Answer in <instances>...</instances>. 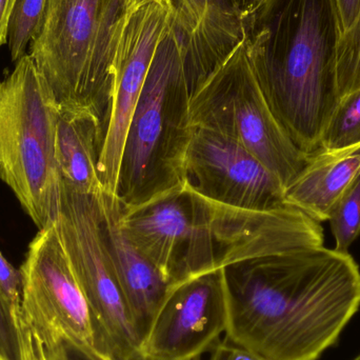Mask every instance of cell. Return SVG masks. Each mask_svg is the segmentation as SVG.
Masks as SVG:
<instances>
[{
  "label": "cell",
  "instance_id": "1",
  "mask_svg": "<svg viewBox=\"0 0 360 360\" xmlns=\"http://www.w3.org/2000/svg\"><path fill=\"white\" fill-rule=\"evenodd\" d=\"M226 338L264 360H317L360 308V269L328 249L319 222L292 207L238 212L220 229Z\"/></svg>",
  "mask_w": 360,
  "mask_h": 360
},
{
  "label": "cell",
  "instance_id": "2",
  "mask_svg": "<svg viewBox=\"0 0 360 360\" xmlns=\"http://www.w3.org/2000/svg\"><path fill=\"white\" fill-rule=\"evenodd\" d=\"M245 50L273 113L307 155L340 101L334 0H266L243 17Z\"/></svg>",
  "mask_w": 360,
  "mask_h": 360
},
{
  "label": "cell",
  "instance_id": "3",
  "mask_svg": "<svg viewBox=\"0 0 360 360\" xmlns=\"http://www.w3.org/2000/svg\"><path fill=\"white\" fill-rule=\"evenodd\" d=\"M191 94L184 48L171 21L154 55L124 141L116 194L124 211L184 184Z\"/></svg>",
  "mask_w": 360,
  "mask_h": 360
},
{
  "label": "cell",
  "instance_id": "4",
  "mask_svg": "<svg viewBox=\"0 0 360 360\" xmlns=\"http://www.w3.org/2000/svg\"><path fill=\"white\" fill-rule=\"evenodd\" d=\"M58 112L52 89L25 55L0 82V179L39 230L54 224L60 207Z\"/></svg>",
  "mask_w": 360,
  "mask_h": 360
},
{
  "label": "cell",
  "instance_id": "5",
  "mask_svg": "<svg viewBox=\"0 0 360 360\" xmlns=\"http://www.w3.org/2000/svg\"><path fill=\"white\" fill-rule=\"evenodd\" d=\"M122 31L115 0H48L29 55L59 105L89 108L105 122Z\"/></svg>",
  "mask_w": 360,
  "mask_h": 360
},
{
  "label": "cell",
  "instance_id": "6",
  "mask_svg": "<svg viewBox=\"0 0 360 360\" xmlns=\"http://www.w3.org/2000/svg\"><path fill=\"white\" fill-rule=\"evenodd\" d=\"M188 122L243 146L285 188L310 158L292 141L273 113L245 42L195 86L188 101Z\"/></svg>",
  "mask_w": 360,
  "mask_h": 360
},
{
  "label": "cell",
  "instance_id": "7",
  "mask_svg": "<svg viewBox=\"0 0 360 360\" xmlns=\"http://www.w3.org/2000/svg\"><path fill=\"white\" fill-rule=\"evenodd\" d=\"M54 224L105 344L118 360L141 359L143 334L114 273L96 195L61 184Z\"/></svg>",
  "mask_w": 360,
  "mask_h": 360
},
{
  "label": "cell",
  "instance_id": "8",
  "mask_svg": "<svg viewBox=\"0 0 360 360\" xmlns=\"http://www.w3.org/2000/svg\"><path fill=\"white\" fill-rule=\"evenodd\" d=\"M122 231L169 283L219 268L215 203L186 184L122 212Z\"/></svg>",
  "mask_w": 360,
  "mask_h": 360
},
{
  "label": "cell",
  "instance_id": "9",
  "mask_svg": "<svg viewBox=\"0 0 360 360\" xmlns=\"http://www.w3.org/2000/svg\"><path fill=\"white\" fill-rule=\"evenodd\" d=\"M20 272L21 313L44 347L67 342L92 360H118L101 336L55 224L30 243Z\"/></svg>",
  "mask_w": 360,
  "mask_h": 360
},
{
  "label": "cell",
  "instance_id": "10",
  "mask_svg": "<svg viewBox=\"0 0 360 360\" xmlns=\"http://www.w3.org/2000/svg\"><path fill=\"white\" fill-rule=\"evenodd\" d=\"M170 25L168 1L150 0L131 11L118 40L98 162L101 186L105 192L115 196L131 120L141 98L154 55Z\"/></svg>",
  "mask_w": 360,
  "mask_h": 360
},
{
  "label": "cell",
  "instance_id": "11",
  "mask_svg": "<svg viewBox=\"0 0 360 360\" xmlns=\"http://www.w3.org/2000/svg\"><path fill=\"white\" fill-rule=\"evenodd\" d=\"M182 175L191 190L224 207L264 212L285 205L281 179L243 146L213 131L191 127Z\"/></svg>",
  "mask_w": 360,
  "mask_h": 360
},
{
  "label": "cell",
  "instance_id": "12",
  "mask_svg": "<svg viewBox=\"0 0 360 360\" xmlns=\"http://www.w3.org/2000/svg\"><path fill=\"white\" fill-rule=\"evenodd\" d=\"M220 268L173 283L152 317L139 350L146 360H198L226 335Z\"/></svg>",
  "mask_w": 360,
  "mask_h": 360
},
{
  "label": "cell",
  "instance_id": "13",
  "mask_svg": "<svg viewBox=\"0 0 360 360\" xmlns=\"http://www.w3.org/2000/svg\"><path fill=\"white\" fill-rule=\"evenodd\" d=\"M184 52L192 92L245 40L243 18L233 0H167Z\"/></svg>",
  "mask_w": 360,
  "mask_h": 360
},
{
  "label": "cell",
  "instance_id": "14",
  "mask_svg": "<svg viewBox=\"0 0 360 360\" xmlns=\"http://www.w3.org/2000/svg\"><path fill=\"white\" fill-rule=\"evenodd\" d=\"M96 196L114 273L143 338L170 283L124 234L117 197L105 190Z\"/></svg>",
  "mask_w": 360,
  "mask_h": 360
},
{
  "label": "cell",
  "instance_id": "15",
  "mask_svg": "<svg viewBox=\"0 0 360 360\" xmlns=\"http://www.w3.org/2000/svg\"><path fill=\"white\" fill-rule=\"evenodd\" d=\"M105 122L92 109L59 105L55 155L61 184L82 194L103 190L98 162Z\"/></svg>",
  "mask_w": 360,
  "mask_h": 360
},
{
  "label": "cell",
  "instance_id": "16",
  "mask_svg": "<svg viewBox=\"0 0 360 360\" xmlns=\"http://www.w3.org/2000/svg\"><path fill=\"white\" fill-rule=\"evenodd\" d=\"M360 175V143L321 149L285 188V203L315 221H327L338 199Z\"/></svg>",
  "mask_w": 360,
  "mask_h": 360
},
{
  "label": "cell",
  "instance_id": "17",
  "mask_svg": "<svg viewBox=\"0 0 360 360\" xmlns=\"http://www.w3.org/2000/svg\"><path fill=\"white\" fill-rule=\"evenodd\" d=\"M360 143V89L340 99L321 139V149H340Z\"/></svg>",
  "mask_w": 360,
  "mask_h": 360
},
{
  "label": "cell",
  "instance_id": "18",
  "mask_svg": "<svg viewBox=\"0 0 360 360\" xmlns=\"http://www.w3.org/2000/svg\"><path fill=\"white\" fill-rule=\"evenodd\" d=\"M46 4L48 0H17L8 22L6 42L13 63L27 55L25 51L44 20Z\"/></svg>",
  "mask_w": 360,
  "mask_h": 360
},
{
  "label": "cell",
  "instance_id": "19",
  "mask_svg": "<svg viewBox=\"0 0 360 360\" xmlns=\"http://www.w3.org/2000/svg\"><path fill=\"white\" fill-rule=\"evenodd\" d=\"M338 252H348L360 234V175L338 199L329 218Z\"/></svg>",
  "mask_w": 360,
  "mask_h": 360
},
{
  "label": "cell",
  "instance_id": "20",
  "mask_svg": "<svg viewBox=\"0 0 360 360\" xmlns=\"http://www.w3.org/2000/svg\"><path fill=\"white\" fill-rule=\"evenodd\" d=\"M338 88L340 99L360 89V14L342 33L338 50Z\"/></svg>",
  "mask_w": 360,
  "mask_h": 360
},
{
  "label": "cell",
  "instance_id": "21",
  "mask_svg": "<svg viewBox=\"0 0 360 360\" xmlns=\"http://www.w3.org/2000/svg\"><path fill=\"white\" fill-rule=\"evenodd\" d=\"M0 355L6 360H21L18 331L12 308L0 291Z\"/></svg>",
  "mask_w": 360,
  "mask_h": 360
},
{
  "label": "cell",
  "instance_id": "22",
  "mask_svg": "<svg viewBox=\"0 0 360 360\" xmlns=\"http://www.w3.org/2000/svg\"><path fill=\"white\" fill-rule=\"evenodd\" d=\"M12 311L18 331L21 360H48L44 342L36 330L23 317L21 306Z\"/></svg>",
  "mask_w": 360,
  "mask_h": 360
},
{
  "label": "cell",
  "instance_id": "23",
  "mask_svg": "<svg viewBox=\"0 0 360 360\" xmlns=\"http://www.w3.org/2000/svg\"><path fill=\"white\" fill-rule=\"evenodd\" d=\"M0 291L11 308L21 306L22 276L20 270H16L0 252Z\"/></svg>",
  "mask_w": 360,
  "mask_h": 360
},
{
  "label": "cell",
  "instance_id": "24",
  "mask_svg": "<svg viewBox=\"0 0 360 360\" xmlns=\"http://www.w3.org/2000/svg\"><path fill=\"white\" fill-rule=\"evenodd\" d=\"M198 360H264L234 346L222 338L214 348Z\"/></svg>",
  "mask_w": 360,
  "mask_h": 360
},
{
  "label": "cell",
  "instance_id": "25",
  "mask_svg": "<svg viewBox=\"0 0 360 360\" xmlns=\"http://www.w3.org/2000/svg\"><path fill=\"white\" fill-rule=\"evenodd\" d=\"M48 360H92L79 349L67 342L44 347Z\"/></svg>",
  "mask_w": 360,
  "mask_h": 360
},
{
  "label": "cell",
  "instance_id": "26",
  "mask_svg": "<svg viewBox=\"0 0 360 360\" xmlns=\"http://www.w3.org/2000/svg\"><path fill=\"white\" fill-rule=\"evenodd\" d=\"M340 16L342 33L348 31L360 14V0H334Z\"/></svg>",
  "mask_w": 360,
  "mask_h": 360
},
{
  "label": "cell",
  "instance_id": "27",
  "mask_svg": "<svg viewBox=\"0 0 360 360\" xmlns=\"http://www.w3.org/2000/svg\"><path fill=\"white\" fill-rule=\"evenodd\" d=\"M17 0H0V46L8 42V22Z\"/></svg>",
  "mask_w": 360,
  "mask_h": 360
},
{
  "label": "cell",
  "instance_id": "28",
  "mask_svg": "<svg viewBox=\"0 0 360 360\" xmlns=\"http://www.w3.org/2000/svg\"><path fill=\"white\" fill-rule=\"evenodd\" d=\"M148 1H150V0H115V6L117 8V14L120 16V21L124 22L131 11Z\"/></svg>",
  "mask_w": 360,
  "mask_h": 360
},
{
  "label": "cell",
  "instance_id": "29",
  "mask_svg": "<svg viewBox=\"0 0 360 360\" xmlns=\"http://www.w3.org/2000/svg\"><path fill=\"white\" fill-rule=\"evenodd\" d=\"M266 0H233L241 16L245 17L256 10Z\"/></svg>",
  "mask_w": 360,
  "mask_h": 360
},
{
  "label": "cell",
  "instance_id": "30",
  "mask_svg": "<svg viewBox=\"0 0 360 360\" xmlns=\"http://www.w3.org/2000/svg\"><path fill=\"white\" fill-rule=\"evenodd\" d=\"M353 360H360V354L359 355V356L355 357V359Z\"/></svg>",
  "mask_w": 360,
  "mask_h": 360
},
{
  "label": "cell",
  "instance_id": "31",
  "mask_svg": "<svg viewBox=\"0 0 360 360\" xmlns=\"http://www.w3.org/2000/svg\"><path fill=\"white\" fill-rule=\"evenodd\" d=\"M0 360H6V359H4V357H2L1 355H0Z\"/></svg>",
  "mask_w": 360,
  "mask_h": 360
},
{
  "label": "cell",
  "instance_id": "32",
  "mask_svg": "<svg viewBox=\"0 0 360 360\" xmlns=\"http://www.w3.org/2000/svg\"><path fill=\"white\" fill-rule=\"evenodd\" d=\"M132 360H146V359H132Z\"/></svg>",
  "mask_w": 360,
  "mask_h": 360
}]
</instances>
